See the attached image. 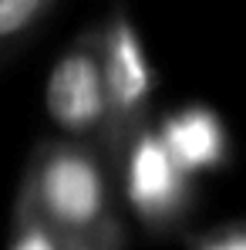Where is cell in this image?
I'll use <instances>...</instances> for the list:
<instances>
[{"instance_id":"obj_8","label":"cell","mask_w":246,"mask_h":250,"mask_svg":"<svg viewBox=\"0 0 246 250\" xmlns=\"http://www.w3.org/2000/svg\"><path fill=\"white\" fill-rule=\"evenodd\" d=\"M192 250H246V223H229L216 227L206 237H199Z\"/></svg>"},{"instance_id":"obj_2","label":"cell","mask_w":246,"mask_h":250,"mask_svg":"<svg viewBox=\"0 0 246 250\" xmlns=\"http://www.w3.org/2000/svg\"><path fill=\"white\" fill-rule=\"evenodd\" d=\"M98 58L105 82V146L101 156L115 172V159L135 128L152 122V95H155V68L145 51L142 31L132 14L115 3L105 21H98Z\"/></svg>"},{"instance_id":"obj_5","label":"cell","mask_w":246,"mask_h":250,"mask_svg":"<svg viewBox=\"0 0 246 250\" xmlns=\"http://www.w3.org/2000/svg\"><path fill=\"white\" fill-rule=\"evenodd\" d=\"M155 125V135L165 152L175 159V166L189 172L192 179L199 172H216L229 163V132L216 108L203 102H186L172 112H165Z\"/></svg>"},{"instance_id":"obj_1","label":"cell","mask_w":246,"mask_h":250,"mask_svg":"<svg viewBox=\"0 0 246 250\" xmlns=\"http://www.w3.org/2000/svg\"><path fill=\"white\" fill-rule=\"evenodd\" d=\"M17 203H24L64 247H122L115 172L95 146L61 135L41 139L20 176Z\"/></svg>"},{"instance_id":"obj_4","label":"cell","mask_w":246,"mask_h":250,"mask_svg":"<svg viewBox=\"0 0 246 250\" xmlns=\"http://www.w3.org/2000/svg\"><path fill=\"white\" fill-rule=\"evenodd\" d=\"M44 108L54 125V135L95 146H105V82H101V58H98V24L81 27L44 82Z\"/></svg>"},{"instance_id":"obj_3","label":"cell","mask_w":246,"mask_h":250,"mask_svg":"<svg viewBox=\"0 0 246 250\" xmlns=\"http://www.w3.org/2000/svg\"><path fill=\"white\" fill-rule=\"evenodd\" d=\"M115 189L125 207L152 233H179L196 209V179L175 166L155 135V125H142L128 135L115 159Z\"/></svg>"},{"instance_id":"obj_6","label":"cell","mask_w":246,"mask_h":250,"mask_svg":"<svg viewBox=\"0 0 246 250\" xmlns=\"http://www.w3.org/2000/svg\"><path fill=\"white\" fill-rule=\"evenodd\" d=\"M57 0H0V68L38 34Z\"/></svg>"},{"instance_id":"obj_7","label":"cell","mask_w":246,"mask_h":250,"mask_svg":"<svg viewBox=\"0 0 246 250\" xmlns=\"http://www.w3.org/2000/svg\"><path fill=\"white\" fill-rule=\"evenodd\" d=\"M7 250H68L41 220L14 200V213H10V240H7Z\"/></svg>"}]
</instances>
